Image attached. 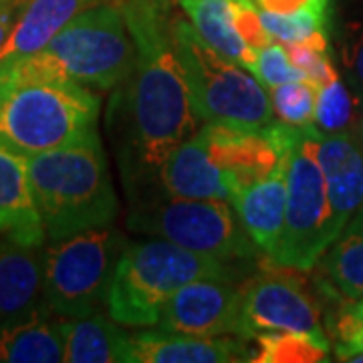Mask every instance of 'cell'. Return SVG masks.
Here are the masks:
<instances>
[{
    "mask_svg": "<svg viewBox=\"0 0 363 363\" xmlns=\"http://www.w3.org/2000/svg\"><path fill=\"white\" fill-rule=\"evenodd\" d=\"M135 45L131 71L128 157L123 182L140 184L156 178L169 152L198 128L174 37L169 0H119Z\"/></svg>",
    "mask_w": 363,
    "mask_h": 363,
    "instance_id": "1",
    "label": "cell"
},
{
    "mask_svg": "<svg viewBox=\"0 0 363 363\" xmlns=\"http://www.w3.org/2000/svg\"><path fill=\"white\" fill-rule=\"evenodd\" d=\"M99 99L43 52L0 63V145L35 156L97 138Z\"/></svg>",
    "mask_w": 363,
    "mask_h": 363,
    "instance_id": "2",
    "label": "cell"
},
{
    "mask_svg": "<svg viewBox=\"0 0 363 363\" xmlns=\"http://www.w3.org/2000/svg\"><path fill=\"white\" fill-rule=\"evenodd\" d=\"M26 162L51 240L113 224L119 204L99 135L28 156Z\"/></svg>",
    "mask_w": 363,
    "mask_h": 363,
    "instance_id": "3",
    "label": "cell"
},
{
    "mask_svg": "<svg viewBox=\"0 0 363 363\" xmlns=\"http://www.w3.org/2000/svg\"><path fill=\"white\" fill-rule=\"evenodd\" d=\"M274 145L286 154L285 233L272 262L311 271L325 250L337 240L327 182L317 160L319 128L272 121L264 128ZM269 259V257H267Z\"/></svg>",
    "mask_w": 363,
    "mask_h": 363,
    "instance_id": "4",
    "label": "cell"
},
{
    "mask_svg": "<svg viewBox=\"0 0 363 363\" xmlns=\"http://www.w3.org/2000/svg\"><path fill=\"white\" fill-rule=\"evenodd\" d=\"M198 279H233V271L226 260L164 238L133 242L117 262L105 301L107 313L123 327H152L169 298Z\"/></svg>",
    "mask_w": 363,
    "mask_h": 363,
    "instance_id": "5",
    "label": "cell"
},
{
    "mask_svg": "<svg viewBox=\"0 0 363 363\" xmlns=\"http://www.w3.org/2000/svg\"><path fill=\"white\" fill-rule=\"evenodd\" d=\"M172 37L194 113L202 123L262 130L274 121L271 95L245 67L216 52L186 18H172Z\"/></svg>",
    "mask_w": 363,
    "mask_h": 363,
    "instance_id": "6",
    "label": "cell"
},
{
    "mask_svg": "<svg viewBox=\"0 0 363 363\" xmlns=\"http://www.w3.org/2000/svg\"><path fill=\"white\" fill-rule=\"evenodd\" d=\"M128 226L135 233L154 234L226 262L255 257L260 250L228 200L131 190Z\"/></svg>",
    "mask_w": 363,
    "mask_h": 363,
    "instance_id": "7",
    "label": "cell"
},
{
    "mask_svg": "<svg viewBox=\"0 0 363 363\" xmlns=\"http://www.w3.org/2000/svg\"><path fill=\"white\" fill-rule=\"evenodd\" d=\"M128 247L111 224L52 240L43 257V303L57 317L83 319L107 301L109 285Z\"/></svg>",
    "mask_w": 363,
    "mask_h": 363,
    "instance_id": "8",
    "label": "cell"
},
{
    "mask_svg": "<svg viewBox=\"0 0 363 363\" xmlns=\"http://www.w3.org/2000/svg\"><path fill=\"white\" fill-rule=\"evenodd\" d=\"M40 52L63 75L89 89H113L130 81L135 65V45L119 2L85 9Z\"/></svg>",
    "mask_w": 363,
    "mask_h": 363,
    "instance_id": "9",
    "label": "cell"
},
{
    "mask_svg": "<svg viewBox=\"0 0 363 363\" xmlns=\"http://www.w3.org/2000/svg\"><path fill=\"white\" fill-rule=\"evenodd\" d=\"M301 272L305 271L277 264L242 285L240 337L250 341L262 331H293L329 350L321 309Z\"/></svg>",
    "mask_w": 363,
    "mask_h": 363,
    "instance_id": "10",
    "label": "cell"
},
{
    "mask_svg": "<svg viewBox=\"0 0 363 363\" xmlns=\"http://www.w3.org/2000/svg\"><path fill=\"white\" fill-rule=\"evenodd\" d=\"M242 286L233 279H198L169 298L160 315V329L196 337H240Z\"/></svg>",
    "mask_w": 363,
    "mask_h": 363,
    "instance_id": "11",
    "label": "cell"
},
{
    "mask_svg": "<svg viewBox=\"0 0 363 363\" xmlns=\"http://www.w3.org/2000/svg\"><path fill=\"white\" fill-rule=\"evenodd\" d=\"M214 162L226 176L230 194L269 176L281 162L283 152L267 130H242L220 123H204Z\"/></svg>",
    "mask_w": 363,
    "mask_h": 363,
    "instance_id": "12",
    "label": "cell"
},
{
    "mask_svg": "<svg viewBox=\"0 0 363 363\" xmlns=\"http://www.w3.org/2000/svg\"><path fill=\"white\" fill-rule=\"evenodd\" d=\"M317 160L323 169L337 234L363 206V147L351 131L325 133L319 130Z\"/></svg>",
    "mask_w": 363,
    "mask_h": 363,
    "instance_id": "13",
    "label": "cell"
},
{
    "mask_svg": "<svg viewBox=\"0 0 363 363\" xmlns=\"http://www.w3.org/2000/svg\"><path fill=\"white\" fill-rule=\"evenodd\" d=\"M248 339L236 335L196 337L166 329L131 335L133 363H240L252 362Z\"/></svg>",
    "mask_w": 363,
    "mask_h": 363,
    "instance_id": "14",
    "label": "cell"
},
{
    "mask_svg": "<svg viewBox=\"0 0 363 363\" xmlns=\"http://www.w3.org/2000/svg\"><path fill=\"white\" fill-rule=\"evenodd\" d=\"M0 236L26 248H40L47 238L28 162L4 145H0Z\"/></svg>",
    "mask_w": 363,
    "mask_h": 363,
    "instance_id": "15",
    "label": "cell"
},
{
    "mask_svg": "<svg viewBox=\"0 0 363 363\" xmlns=\"http://www.w3.org/2000/svg\"><path fill=\"white\" fill-rule=\"evenodd\" d=\"M281 152L283 157L269 176L230 194V204L248 236L269 259L277 255L285 233L286 154Z\"/></svg>",
    "mask_w": 363,
    "mask_h": 363,
    "instance_id": "16",
    "label": "cell"
},
{
    "mask_svg": "<svg viewBox=\"0 0 363 363\" xmlns=\"http://www.w3.org/2000/svg\"><path fill=\"white\" fill-rule=\"evenodd\" d=\"M160 190L182 198H222L230 200V190L220 166L214 162L206 130L194 131L174 147L156 174Z\"/></svg>",
    "mask_w": 363,
    "mask_h": 363,
    "instance_id": "17",
    "label": "cell"
},
{
    "mask_svg": "<svg viewBox=\"0 0 363 363\" xmlns=\"http://www.w3.org/2000/svg\"><path fill=\"white\" fill-rule=\"evenodd\" d=\"M0 236V325L16 323L39 313L43 303V257Z\"/></svg>",
    "mask_w": 363,
    "mask_h": 363,
    "instance_id": "18",
    "label": "cell"
},
{
    "mask_svg": "<svg viewBox=\"0 0 363 363\" xmlns=\"http://www.w3.org/2000/svg\"><path fill=\"white\" fill-rule=\"evenodd\" d=\"M101 2L119 0H26L13 33L0 51V63L40 51L79 13Z\"/></svg>",
    "mask_w": 363,
    "mask_h": 363,
    "instance_id": "19",
    "label": "cell"
},
{
    "mask_svg": "<svg viewBox=\"0 0 363 363\" xmlns=\"http://www.w3.org/2000/svg\"><path fill=\"white\" fill-rule=\"evenodd\" d=\"M52 315L43 307L28 319L0 325V363L65 362L67 319Z\"/></svg>",
    "mask_w": 363,
    "mask_h": 363,
    "instance_id": "20",
    "label": "cell"
},
{
    "mask_svg": "<svg viewBox=\"0 0 363 363\" xmlns=\"http://www.w3.org/2000/svg\"><path fill=\"white\" fill-rule=\"evenodd\" d=\"M67 363H133L131 335L111 317L95 313L83 319H67Z\"/></svg>",
    "mask_w": 363,
    "mask_h": 363,
    "instance_id": "21",
    "label": "cell"
},
{
    "mask_svg": "<svg viewBox=\"0 0 363 363\" xmlns=\"http://www.w3.org/2000/svg\"><path fill=\"white\" fill-rule=\"evenodd\" d=\"M317 264L321 289L329 295L341 298L363 297V206Z\"/></svg>",
    "mask_w": 363,
    "mask_h": 363,
    "instance_id": "22",
    "label": "cell"
},
{
    "mask_svg": "<svg viewBox=\"0 0 363 363\" xmlns=\"http://www.w3.org/2000/svg\"><path fill=\"white\" fill-rule=\"evenodd\" d=\"M200 37L222 57L248 69L255 51L234 25L233 0H178Z\"/></svg>",
    "mask_w": 363,
    "mask_h": 363,
    "instance_id": "23",
    "label": "cell"
},
{
    "mask_svg": "<svg viewBox=\"0 0 363 363\" xmlns=\"http://www.w3.org/2000/svg\"><path fill=\"white\" fill-rule=\"evenodd\" d=\"M262 23L271 37L283 45H305L327 51V4H311L289 14L267 13L260 9Z\"/></svg>",
    "mask_w": 363,
    "mask_h": 363,
    "instance_id": "24",
    "label": "cell"
},
{
    "mask_svg": "<svg viewBox=\"0 0 363 363\" xmlns=\"http://www.w3.org/2000/svg\"><path fill=\"white\" fill-rule=\"evenodd\" d=\"M255 341L259 343V351L252 362L257 363H319L329 359V350L303 333L262 331Z\"/></svg>",
    "mask_w": 363,
    "mask_h": 363,
    "instance_id": "25",
    "label": "cell"
},
{
    "mask_svg": "<svg viewBox=\"0 0 363 363\" xmlns=\"http://www.w3.org/2000/svg\"><path fill=\"white\" fill-rule=\"evenodd\" d=\"M274 116L289 125H311L315 123L317 87L311 81L301 79L279 85L269 91Z\"/></svg>",
    "mask_w": 363,
    "mask_h": 363,
    "instance_id": "26",
    "label": "cell"
},
{
    "mask_svg": "<svg viewBox=\"0 0 363 363\" xmlns=\"http://www.w3.org/2000/svg\"><path fill=\"white\" fill-rule=\"evenodd\" d=\"M355 97L343 85L341 77H335L327 85L317 89V107H315V125L325 133L350 131L353 119Z\"/></svg>",
    "mask_w": 363,
    "mask_h": 363,
    "instance_id": "27",
    "label": "cell"
},
{
    "mask_svg": "<svg viewBox=\"0 0 363 363\" xmlns=\"http://www.w3.org/2000/svg\"><path fill=\"white\" fill-rule=\"evenodd\" d=\"M248 71L259 79V83L267 91L274 89L279 85H285V83H291V81L305 79L303 71L293 65L285 45L279 43V40H274L271 45L262 47V49H257Z\"/></svg>",
    "mask_w": 363,
    "mask_h": 363,
    "instance_id": "28",
    "label": "cell"
},
{
    "mask_svg": "<svg viewBox=\"0 0 363 363\" xmlns=\"http://www.w3.org/2000/svg\"><path fill=\"white\" fill-rule=\"evenodd\" d=\"M285 47L293 65L298 67L305 79L311 81L317 89L339 77L337 69L333 67L327 51H319V49L305 47V45H285Z\"/></svg>",
    "mask_w": 363,
    "mask_h": 363,
    "instance_id": "29",
    "label": "cell"
},
{
    "mask_svg": "<svg viewBox=\"0 0 363 363\" xmlns=\"http://www.w3.org/2000/svg\"><path fill=\"white\" fill-rule=\"evenodd\" d=\"M234 25L238 28L240 37L247 40L248 47L252 49H262L267 45L274 43L271 33L262 23L260 16V6H257L252 0H233Z\"/></svg>",
    "mask_w": 363,
    "mask_h": 363,
    "instance_id": "30",
    "label": "cell"
},
{
    "mask_svg": "<svg viewBox=\"0 0 363 363\" xmlns=\"http://www.w3.org/2000/svg\"><path fill=\"white\" fill-rule=\"evenodd\" d=\"M331 331L337 339L335 351L363 350V321L357 319L345 305L339 307L337 315L331 319Z\"/></svg>",
    "mask_w": 363,
    "mask_h": 363,
    "instance_id": "31",
    "label": "cell"
},
{
    "mask_svg": "<svg viewBox=\"0 0 363 363\" xmlns=\"http://www.w3.org/2000/svg\"><path fill=\"white\" fill-rule=\"evenodd\" d=\"M343 61L357 95L355 99L363 101V26L355 37H351L347 45H343Z\"/></svg>",
    "mask_w": 363,
    "mask_h": 363,
    "instance_id": "32",
    "label": "cell"
},
{
    "mask_svg": "<svg viewBox=\"0 0 363 363\" xmlns=\"http://www.w3.org/2000/svg\"><path fill=\"white\" fill-rule=\"evenodd\" d=\"M262 11L277 14H289L311 4H327V0H257Z\"/></svg>",
    "mask_w": 363,
    "mask_h": 363,
    "instance_id": "33",
    "label": "cell"
},
{
    "mask_svg": "<svg viewBox=\"0 0 363 363\" xmlns=\"http://www.w3.org/2000/svg\"><path fill=\"white\" fill-rule=\"evenodd\" d=\"M337 362H351V363H363V350H343L335 351Z\"/></svg>",
    "mask_w": 363,
    "mask_h": 363,
    "instance_id": "34",
    "label": "cell"
},
{
    "mask_svg": "<svg viewBox=\"0 0 363 363\" xmlns=\"http://www.w3.org/2000/svg\"><path fill=\"white\" fill-rule=\"evenodd\" d=\"M345 307H347V309H350V313H353V315H355L357 319H362V321H363V297L347 298Z\"/></svg>",
    "mask_w": 363,
    "mask_h": 363,
    "instance_id": "35",
    "label": "cell"
},
{
    "mask_svg": "<svg viewBox=\"0 0 363 363\" xmlns=\"http://www.w3.org/2000/svg\"><path fill=\"white\" fill-rule=\"evenodd\" d=\"M359 143H362V147H363V119H362V131H359Z\"/></svg>",
    "mask_w": 363,
    "mask_h": 363,
    "instance_id": "36",
    "label": "cell"
},
{
    "mask_svg": "<svg viewBox=\"0 0 363 363\" xmlns=\"http://www.w3.org/2000/svg\"><path fill=\"white\" fill-rule=\"evenodd\" d=\"M4 2H6V0H0V4H4Z\"/></svg>",
    "mask_w": 363,
    "mask_h": 363,
    "instance_id": "37",
    "label": "cell"
}]
</instances>
